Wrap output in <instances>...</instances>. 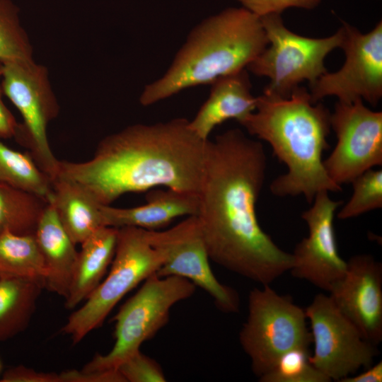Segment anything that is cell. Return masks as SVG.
<instances>
[{"label":"cell","instance_id":"26","mask_svg":"<svg viewBox=\"0 0 382 382\" xmlns=\"http://www.w3.org/2000/svg\"><path fill=\"white\" fill-rule=\"evenodd\" d=\"M309 349L295 348L282 354L260 382H330L309 361Z\"/></svg>","mask_w":382,"mask_h":382},{"label":"cell","instance_id":"4","mask_svg":"<svg viewBox=\"0 0 382 382\" xmlns=\"http://www.w3.org/2000/svg\"><path fill=\"white\" fill-rule=\"evenodd\" d=\"M267 45L259 16L244 7L226 8L192 29L167 71L144 88L139 102L148 106L185 88L212 84L244 69Z\"/></svg>","mask_w":382,"mask_h":382},{"label":"cell","instance_id":"10","mask_svg":"<svg viewBox=\"0 0 382 382\" xmlns=\"http://www.w3.org/2000/svg\"><path fill=\"white\" fill-rule=\"evenodd\" d=\"M304 311L314 345L309 361L331 381L339 382L373 364L379 354L377 346L364 338L329 295H316Z\"/></svg>","mask_w":382,"mask_h":382},{"label":"cell","instance_id":"33","mask_svg":"<svg viewBox=\"0 0 382 382\" xmlns=\"http://www.w3.org/2000/svg\"><path fill=\"white\" fill-rule=\"evenodd\" d=\"M382 381V361L366 369L364 371L357 375H352L343 378L339 382H381Z\"/></svg>","mask_w":382,"mask_h":382},{"label":"cell","instance_id":"21","mask_svg":"<svg viewBox=\"0 0 382 382\" xmlns=\"http://www.w3.org/2000/svg\"><path fill=\"white\" fill-rule=\"evenodd\" d=\"M44 288L45 284L37 280L0 277V342L27 328Z\"/></svg>","mask_w":382,"mask_h":382},{"label":"cell","instance_id":"29","mask_svg":"<svg viewBox=\"0 0 382 382\" xmlns=\"http://www.w3.org/2000/svg\"><path fill=\"white\" fill-rule=\"evenodd\" d=\"M244 8L259 17L269 14H281L284 10L291 8L313 9L321 0H237Z\"/></svg>","mask_w":382,"mask_h":382},{"label":"cell","instance_id":"3","mask_svg":"<svg viewBox=\"0 0 382 382\" xmlns=\"http://www.w3.org/2000/svg\"><path fill=\"white\" fill-rule=\"evenodd\" d=\"M330 115L310 93L298 86L286 98L263 92L256 108L240 124L249 134L267 141L287 172L270 184L277 197L303 195L311 204L320 191H342L328 175L323 160L329 148Z\"/></svg>","mask_w":382,"mask_h":382},{"label":"cell","instance_id":"19","mask_svg":"<svg viewBox=\"0 0 382 382\" xmlns=\"http://www.w3.org/2000/svg\"><path fill=\"white\" fill-rule=\"evenodd\" d=\"M50 201L66 233L81 244L99 228L106 226L100 204L83 185L58 175L52 180Z\"/></svg>","mask_w":382,"mask_h":382},{"label":"cell","instance_id":"11","mask_svg":"<svg viewBox=\"0 0 382 382\" xmlns=\"http://www.w3.org/2000/svg\"><path fill=\"white\" fill-rule=\"evenodd\" d=\"M341 47L345 54L342 66L326 72L310 85L313 103L327 96L352 103L364 100L373 105L382 96V22L367 33L343 23Z\"/></svg>","mask_w":382,"mask_h":382},{"label":"cell","instance_id":"28","mask_svg":"<svg viewBox=\"0 0 382 382\" xmlns=\"http://www.w3.org/2000/svg\"><path fill=\"white\" fill-rule=\"evenodd\" d=\"M125 382H165L166 378L160 364L139 351L117 368Z\"/></svg>","mask_w":382,"mask_h":382},{"label":"cell","instance_id":"12","mask_svg":"<svg viewBox=\"0 0 382 382\" xmlns=\"http://www.w3.org/2000/svg\"><path fill=\"white\" fill-rule=\"evenodd\" d=\"M337 144L323 161L329 177L339 185L351 183L365 171L382 165V112L363 100L338 101L330 115Z\"/></svg>","mask_w":382,"mask_h":382},{"label":"cell","instance_id":"22","mask_svg":"<svg viewBox=\"0 0 382 382\" xmlns=\"http://www.w3.org/2000/svg\"><path fill=\"white\" fill-rule=\"evenodd\" d=\"M37 280L45 288L46 267L35 234L0 233V277Z\"/></svg>","mask_w":382,"mask_h":382},{"label":"cell","instance_id":"8","mask_svg":"<svg viewBox=\"0 0 382 382\" xmlns=\"http://www.w3.org/2000/svg\"><path fill=\"white\" fill-rule=\"evenodd\" d=\"M260 18L268 45L246 68L270 79L264 93L286 98L303 81L312 85L328 71L324 61L333 50L341 47L342 27L331 36L311 38L289 30L280 14Z\"/></svg>","mask_w":382,"mask_h":382},{"label":"cell","instance_id":"9","mask_svg":"<svg viewBox=\"0 0 382 382\" xmlns=\"http://www.w3.org/2000/svg\"><path fill=\"white\" fill-rule=\"evenodd\" d=\"M1 67L4 96L23 119L15 138L28 149L39 168L53 180L59 174V160L51 149L47 127L57 117L59 105L48 70L33 59L2 64Z\"/></svg>","mask_w":382,"mask_h":382},{"label":"cell","instance_id":"20","mask_svg":"<svg viewBox=\"0 0 382 382\" xmlns=\"http://www.w3.org/2000/svg\"><path fill=\"white\" fill-rule=\"evenodd\" d=\"M117 228L104 226L90 236L78 251L65 307L76 308L93 292L101 282L113 259Z\"/></svg>","mask_w":382,"mask_h":382},{"label":"cell","instance_id":"1","mask_svg":"<svg viewBox=\"0 0 382 382\" xmlns=\"http://www.w3.org/2000/svg\"><path fill=\"white\" fill-rule=\"evenodd\" d=\"M266 169L262 144L241 129L209 140L196 216L209 259L262 285L293 265L291 253L274 243L257 216Z\"/></svg>","mask_w":382,"mask_h":382},{"label":"cell","instance_id":"13","mask_svg":"<svg viewBox=\"0 0 382 382\" xmlns=\"http://www.w3.org/2000/svg\"><path fill=\"white\" fill-rule=\"evenodd\" d=\"M148 231L151 243L166 253V259L156 275L185 278L204 290L220 311L227 313L239 311L238 292L221 283L211 269L210 259L196 216H187L166 231Z\"/></svg>","mask_w":382,"mask_h":382},{"label":"cell","instance_id":"5","mask_svg":"<svg viewBox=\"0 0 382 382\" xmlns=\"http://www.w3.org/2000/svg\"><path fill=\"white\" fill-rule=\"evenodd\" d=\"M166 259L163 249L154 245L148 230L125 226L117 228L115 255L105 279L69 317L61 331L74 344L100 327L116 304L132 289L156 274Z\"/></svg>","mask_w":382,"mask_h":382},{"label":"cell","instance_id":"16","mask_svg":"<svg viewBox=\"0 0 382 382\" xmlns=\"http://www.w3.org/2000/svg\"><path fill=\"white\" fill-rule=\"evenodd\" d=\"M146 202L140 206L120 208L102 205L106 226H125L156 230L170 224L176 218L197 216L199 209L197 193L170 188L150 190Z\"/></svg>","mask_w":382,"mask_h":382},{"label":"cell","instance_id":"27","mask_svg":"<svg viewBox=\"0 0 382 382\" xmlns=\"http://www.w3.org/2000/svg\"><path fill=\"white\" fill-rule=\"evenodd\" d=\"M351 183L353 194L337 216L345 220L382 207V170L371 168Z\"/></svg>","mask_w":382,"mask_h":382},{"label":"cell","instance_id":"17","mask_svg":"<svg viewBox=\"0 0 382 382\" xmlns=\"http://www.w3.org/2000/svg\"><path fill=\"white\" fill-rule=\"evenodd\" d=\"M211 85L209 98L189 121L191 129L204 140H208L212 131L228 120L243 122L255 111L257 100L251 93L245 69L219 78Z\"/></svg>","mask_w":382,"mask_h":382},{"label":"cell","instance_id":"15","mask_svg":"<svg viewBox=\"0 0 382 382\" xmlns=\"http://www.w3.org/2000/svg\"><path fill=\"white\" fill-rule=\"evenodd\" d=\"M337 309L365 340L378 346L382 341V265L369 254L347 261L343 277L330 290Z\"/></svg>","mask_w":382,"mask_h":382},{"label":"cell","instance_id":"25","mask_svg":"<svg viewBox=\"0 0 382 382\" xmlns=\"http://www.w3.org/2000/svg\"><path fill=\"white\" fill-rule=\"evenodd\" d=\"M31 59L33 47L21 25L18 7L11 0H0V64Z\"/></svg>","mask_w":382,"mask_h":382},{"label":"cell","instance_id":"18","mask_svg":"<svg viewBox=\"0 0 382 382\" xmlns=\"http://www.w3.org/2000/svg\"><path fill=\"white\" fill-rule=\"evenodd\" d=\"M35 237L46 267L45 288L66 297L78 251L49 201L37 224Z\"/></svg>","mask_w":382,"mask_h":382},{"label":"cell","instance_id":"7","mask_svg":"<svg viewBox=\"0 0 382 382\" xmlns=\"http://www.w3.org/2000/svg\"><path fill=\"white\" fill-rule=\"evenodd\" d=\"M239 342L260 378L279 358L295 348L309 349L312 342L305 311L288 295H280L270 284L250 290L248 316Z\"/></svg>","mask_w":382,"mask_h":382},{"label":"cell","instance_id":"34","mask_svg":"<svg viewBox=\"0 0 382 382\" xmlns=\"http://www.w3.org/2000/svg\"><path fill=\"white\" fill-rule=\"evenodd\" d=\"M1 361H0V371H1Z\"/></svg>","mask_w":382,"mask_h":382},{"label":"cell","instance_id":"32","mask_svg":"<svg viewBox=\"0 0 382 382\" xmlns=\"http://www.w3.org/2000/svg\"><path fill=\"white\" fill-rule=\"evenodd\" d=\"M1 78L2 67L0 64V138L10 139L16 136L19 124L3 100L4 93L1 85Z\"/></svg>","mask_w":382,"mask_h":382},{"label":"cell","instance_id":"23","mask_svg":"<svg viewBox=\"0 0 382 382\" xmlns=\"http://www.w3.org/2000/svg\"><path fill=\"white\" fill-rule=\"evenodd\" d=\"M48 202L35 194L0 183V233L35 234Z\"/></svg>","mask_w":382,"mask_h":382},{"label":"cell","instance_id":"2","mask_svg":"<svg viewBox=\"0 0 382 382\" xmlns=\"http://www.w3.org/2000/svg\"><path fill=\"white\" fill-rule=\"evenodd\" d=\"M208 142L185 118L133 125L103 138L86 161H59L58 175L83 185L103 205L158 187L198 194Z\"/></svg>","mask_w":382,"mask_h":382},{"label":"cell","instance_id":"30","mask_svg":"<svg viewBox=\"0 0 382 382\" xmlns=\"http://www.w3.org/2000/svg\"><path fill=\"white\" fill-rule=\"evenodd\" d=\"M62 382H125L118 370L83 371L71 369L59 374Z\"/></svg>","mask_w":382,"mask_h":382},{"label":"cell","instance_id":"14","mask_svg":"<svg viewBox=\"0 0 382 382\" xmlns=\"http://www.w3.org/2000/svg\"><path fill=\"white\" fill-rule=\"evenodd\" d=\"M312 206L301 214L308 236L298 243L291 253V275L329 292L345 274L347 261L337 250L334 216L342 201L330 198L328 191L316 194Z\"/></svg>","mask_w":382,"mask_h":382},{"label":"cell","instance_id":"31","mask_svg":"<svg viewBox=\"0 0 382 382\" xmlns=\"http://www.w3.org/2000/svg\"><path fill=\"white\" fill-rule=\"evenodd\" d=\"M1 382H62L59 374L37 371L23 366L6 370Z\"/></svg>","mask_w":382,"mask_h":382},{"label":"cell","instance_id":"24","mask_svg":"<svg viewBox=\"0 0 382 382\" xmlns=\"http://www.w3.org/2000/svg\"><path fill=\"white\" fill-rule=\"evenodd\" d=\"M0 183L39 195L48 201L52 180L28 151L21 152L0 141Z\"/></svg>","mask_w":382,"mask_h":382},{"label":"cell","instance_id":"6","mask_svg":"<svg viewBox=\"0 0 382 382\" xmlns=\"http://www.w3.org/2000/svg\"><path fill=\"white\" fill-rule=\"evenodd\" d=\"M114 316L115 343L105 354H97L83 371L117 370L129 357L140 351L141 345L152 339L170 318V310L180 301L191 297L196 286L178 276L146 279Z\"/></svg>","mask_w":382,"mask_h":382}]
</instances>
